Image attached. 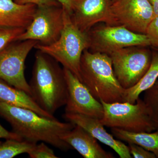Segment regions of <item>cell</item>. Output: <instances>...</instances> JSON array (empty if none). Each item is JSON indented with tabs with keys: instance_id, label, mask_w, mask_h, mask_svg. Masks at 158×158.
I'll use <instances>...</instances> for the list:
<instances>
[{
	"instance_id": "obj_13",
	"label": "cell",
	"mask_w": 158,
	"mask_h": 158,
	"mask_svg": "<svg viewBox=\"0 0 158 158\" xmlns=\"http://www.w3.org/2000/svg\"><path fill=\"white\" fill-rule=\"evenodd\" d=\"M63 117L68 122L81 127L94 138L111 148L119 157L132 158L128 146L109 134L98 118L77 113H65Z\"/></svg>"
},
{
	"instance_id": "obj_14",
	"label": "cell",
	"mask_w": 158,
	"mask_h": 158,
	"mask_svg": "<svg viewBox=\"0 0 158 158\" xmlns=\"http://www.w3.org/2000/svg\"><path fill=\"white\" fill-rule=\"evenodd\" d=\"M61 138L84 158H114L112 154L100 146L96 139L78 125L63 134Z\"/></svg>"
},
{
	"instance_id": "obj_25",
	"label": "cell",
	"mask_w": 158,
	"mask_h": 158,
	"mask_svg": "<svg viewBox=\"0 0 158 158\" xmlns=\"http://www.w3.org/2000/svg\"><path fill=\"white\" fill-rule=\"evenodd\" d=\"M15 2L21 5L34 4L37 6H60L55 0H14Z\"/></svg>"
},
{
	"instance_id": "obj_6",
	"label": "cell",
	"mask_w": 158,
	"mask_h": 158,
	"mask_svg": "<svg viewBox=\"0 0 158 158\" xmlns=\"http://www.w3.org/2000/svg\"><path fill=\"white\" fill-rule=\"evenodd\" d=\"M146 47L125 48L110 55L115 76L124 89L134 87L148 70L151 63L152 52Z\"/></svg>"
},
{
	"instance_id": "obj_2",
	"label": "cell",
	"mask_w": 158,
	"mask_h": 158,
	"mask_svg": "<svg viewBox=\"0 0 158 158\" xmlns=\"http://www.w3.org/2000/svg\"><path fill=\"white\" fill-rule=\"evenodd\" d=\"M59 63L37 50L29 83L31 96L43 110L52 115L65 106L68 97L64 70Z\"/></svg>"
},
{
	"instance_id": "obj_23",
	"label": "cell",
	"mask_w": 158,
	"mask_h": 158,
	"mask_svg": "<svg viewBox=\"0 0 158 158\" xmlns=\"http://www.w3.org/2000/svg\"><path fill=\"white\" fill-rule=\"evenodd\" d=\"M151 46L158 51V16H156L150 23L146 31Z\"/></svg>"
},
{
	"instance_id": "obj_22",
	"label": "cell",
	"mask_w": 158,
	"mask_h": 158,
	"mask_svg": "<svg viewBox=\"0 0 158 158\" xmlns=\"http://www.w3.org/2000/svg\"><path fill=\"white\" fill-rule=\"evenodd\" d=\"M31 158H57L53 151L46 145L45 143L42 142L37 144L28 153Z\"/></svg>"
},
{
	"instance_id": "obj_28",
	"label": "cell",
	"mask_w": 158,
	"mask_h": 158,
	"mask_svg": "<svg viewBox=\"0 0 158 158\" xmlns=\"http://www.w3.org/2000/svg\"><path fill=\"white\" fill-rule=\"evenodd\" d=\"M152 6L153 10L156 16H158V0H148Z\"/></svg>"
},
{
	"instance_id": "obj_24",
	"label": "cell",
	"mask_w": 158,
	"mask_h": 158,
	"mask_svg": "<svg viewBox=\"0 0 158 158\" xmlns=\"http://www.w3.org/2000/svg\"><path fill=\"white\" fill-rule=\"evenodd\" d=\"M131 155L135 158H156V156L151 152L134 143H128Z\"/></svg>"
},
{
	"instance_id": "obj_7",
	"label": "cell",
	"mask_w": 158,
	"mask_h": 158,
	"mask_svg": "<svg viewBox=\"0 0 158 158\" xmlns=\"http://www.w3.org/2000/svg\"><path fill=\"white\" fill-rule=\"evenodd\" d=\"M38 43L32 40H16L0 51V80L31 96L30 85L25 76V62Z\"/></svg>"
},
{
	"instance_id": "obj_10",
	"label": "cell",
	"mask_w": 158,
	"mask_h": 158,
	"mask_svg": "<svg viewBox=\"0 0 158 158\" xmlns=\"http://www.w3.org/2000/svg\"><path fill=\"white\" fill-rule=\"evenodd\" d=\"M111 26L124 27L130 31L146 34L156 15L148 0H117L110 8Z\"/></svg>"
},
{
	"instance_id": "obj_26",
	"label": "cell",
	"mask_w": 158,
	"mask_h": 158,
	"mask_svg": "<svg viewBox=\"0 0 158 158\" xmlns=\"http://www.w3.org/2000/svg\"><path fill=\"white\" fill-rule=\"evenodd\" d=\"M0 138L6 139H14V140L23 141L24 140L21 137L14 132L9 131L6 129L0 124Z\"/></svg>"
},
{
	"instance_id": "obj_16",
	"label": "cell",
	"mask_w": 158,
	"mask_h": 158,
	"mask_svg": "<svg viewBox=\"0 0 158 158\" xmlns=\"http://www.w3.org/2000/svg\"><path fill=\"white\" fill-rule=\"evenodd\" d=\"M0 102L7 104L25 108L34 111L40 116L54 118V115L43 110L32 96L0 80Z\"/></svg>"
},
{
	"instance_id": "obj_8",
	"label": "cell",
	"mask_w": 158,
	"mask_h": 158,
	"mask_svg": "<svg viewBox=\"0 0 158 158\" xmlns=\"http://www.w3.org/2000/svg\"><path fill=\"white\" fill-rule=\"evenodd\" d=\"M91 52L110 55L113 52L132 46L148 47L150 42L146 34H138L119 26H100L88 32Z\"/></svg>"
},
{
	"instance_id": "obj_19",
	"label": "cell",
	"mask_w": 158,
	"mask_h": 158,
	"mask_svg": "<svg viewBox=\"0 0 158 158\" xmlns=\"http://www.w3.org/2000/svg\"><path fill=\"white\" fill-rule=\"evenodd\" d=\"M37 144L27 140L14 139L0 141V158H11L21 154H28Z\"/></svg>"
},
{
	"instance_id": "obj_29",
	"label": "cell",
	"mask_w": 158,
	"mask_h": 158,
	"mask_svg": "<svg viewBox=\"0 0 158 158\" xmlns=\"http://www.w3.org/2000/svg\"><path fill=\"white\" fill-rule=\"evenodd\" d=\"M117 1V0H113V2H115V1Z\"/></svg>"
},
{
	"instance_id": "obj_21",
	"label": "cell",
	"mask_w": 158,
	"mask_h": 158,
	"mask_svg": "<svg viewBox=\"0 0 158 158\" xmlns=\"http://www.w3.org/2000/svg\"><path fill=\"white\" fill-rule=\"evenodd\" d=\"M25 30L23 28L0 27V51L11 43L16 41Z\"/></svg>"
},
{
	"instance_id": "obj_5",
	"label": "cell",
	"mask_w": 158,
	"mask_h": 158,
	"mask_svg": "<svg viewBox=\"0 0 158 158\" xmlns=\"http://www.w3.org/2000/svg\"><path fill=\"white\" fill-rule=\"evenodd\" d=\"M100 102L103 107L104 114L99 121L104 126L134 133L151 132L158 128L140 97L135 104Z\"/></svg>"
},
{
	"instance_id": "obj_20",
	"label": "cell",
	"mask_w": 158,
	"mask_h": 158,
	"mask_svg": "<svg viewBox=\"0 0 158 158\" xmlns=\"http://www.w3.org/2000/svg\"><path fill=\"white\" fill-rule=\"evenodd\" d=\"M143 100L151 117L158 125V79L151 88L144 91Z\"/></svg>"
},
{
	"instance_id": "obj_17",
	"label": "cell",
	"mask_w": 158,
	"mask_h": 158,
	"mask_svg": "<svg viewBox=\"0 0 158 158\" xmlns=\"http://www.w3.org/2000/svg\"><path fill=\"white\" fill-rule=\"evenodd\" d=\"M111 131L118 140L139 145L158 158V128L151 132H131L116 128H111Z\"/></svg>"
},
{
	"instance_id": "obj_4",
	"label": "cell",
	"mask_w": 158,
	"mask_h": 158,
	"mask_svg": "<svg viewBox=\"0 0 158 158\" xmlns=\"http://www.w3.org/2000/svg\"><path fill=\"white\" fill-rule=\"evenodd\" d=\"M63 10L64 26L58 40L48 45L38 43L34 48L52 58L81 81V58L84 51L90 47V37L88 32L80 30L74 23L71 15Z\"/></svg>"
},
{
	"instance_id": "obj_11",
	"label": "cell",
	"mask_w": 158,
	"mask_h": 158,
	"mask_svg": "<svg viewBox=\"0 0 158 158\" xmlns=\"http://www.w3.org/2000/svg\"><path fill=\"white\" fill-rule=\"evenodd\" d=\"M63 68L68 88L65 113H77L100 119L103 116L102 104L70 71Z\"/></svg>"
},
{
	"instance_id": "obj_12",
	"label": "cell",
	"mask_w": 158,
	"mask_h": 158,
	"mask_svg": "<svg viewBox=\"0 0 158 158\" xmlns=\"http://www.w3.org/2000/svg\"><path fill=\"white\" fill-rule=\"evenodd\" d=\"M113 0H75L71 15L74 23L81 31L88 32L98 23L111 25V8Z\"/></svg>"
},
{
	"instance_id": "obj_1",
	"label": "cell",
	"mask_w": 158,
	"mask_h": 158,
	"mask_svg": "<svg viewBox=\"0 0 158 158\" xmlns=\"http://www.w3.org/2000/svg\"><path fill=\"white\" fill-rule=\"evenodd\" d=\"M0 116L9 123L13 131L24 140L36 143L42 141L65 151L72 149L61 138L74 127L75 125L72 123L47 118L29 109L1 102Z\"/></svg>"
},
{
	"instance_id": "obj_9",
	"label": "cell",
	"mask_w": 158,
	"mask_h": 158,
	"mask_svg": "<svg viewBox=\"0 0 158 158\" xmlns=\"http://www.w3.org/2000/svg\"><path fill=\"white\" fill-rule=\"evenodd\" d=\"M63 12L60 6H37L31 24L17 40H32L43 45L54 43L63 29Z\"/></svg>"
},
{
	"instance_id": "obj_27",
	"label": "cell",
	"mask_w": 158,
	"mask_h": 158,
	"mask_svg": "<svg viewBox=\"0 0 158 158\" xmlns=\"http://www.w3.org/2000/svg\"><path fill=\"white\" fill-rule=\"evenodd\" d=\"M60 4L63 9L71 15L74 7L75 0H55Z\"/></svg>"
},
{
	"instance_id": "obj_3",
	"label": "cell",
	"mask_w": 158,
	"mask_h": 158,
	"mask_svg": "<svg viewBox=\"0 0 158 158\" xmlns=\"http://www.w3.org/2000/svg\"><path fill=\"white\" fill-rule=\"evenodd\" d=\"M80 67L81 82L97 100L123 102L125 89L116 78L109 55L85 50Z\"/></svg>"
},
{
	"instance_id": "obj_18",
	"label": "cell",
	"mask_w": 158,
	"mask_h": 158,
	"mask_svg": "<svg viewBox=\"0 0 158 158\" xmlns=\"http://www.w3.org/2000/svg\"><path fill=\"white\" fill-rule=\"evenodd\" d=\"M158 79V51H153L151 63L141 80L132 88L125 89L123 102L135 103L140 94L151 88Z\"/></svg>"
},
{
	"instance_id": "obj_15",
	"label": "cell",
	"mask_w": 158,
	"mask_h": 158,
	"mask_svg": "<svg viewBox=\"0 0 158 158\" xmlns=\"http://www.w3.org/2000/svg\"><path fill=\"white\" fill-rule=\"evenodd\" d=\"M37 7L34 4L21 5L14 0H0V27L27 29Z\"/></svg>"
}]
</instances>
